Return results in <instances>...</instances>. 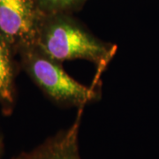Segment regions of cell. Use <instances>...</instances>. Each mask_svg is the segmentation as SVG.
<instances>
[{
    "label": "cell",
    "instance_id": "1",
    "mask_svg": "<svg viewBox=\"0 0 159 159\" xmlns=\"http://www.w3.org/2000/svg\"><path fill=\"white\" fill-rule=\"evenodd\" d=\"M34 45L59 63L84 59L95 64L97 74L94 85L117 50L113 44L97 38L72 13L66 12L43 16Z\"/></svg>",
    "mask_w": 159,
    "mask_h": 159
},
{
    "label": "cell",
    "instance_id": "2",
    "mask_svg": "<svg viewBox=\"0 0 159 159\" xmlns=\"http://www.w3.org/2000/svg\"><path fill=\"white\" fill-rule=\"evenodd\" d=\"M25 72L53 102L66 107L84 108L99 99V92L71 77L61 63L49 57L35 45L18 52Z\"/></svg>",
    "mask_w": 159,
    "mask_h": 159
},
{
    "label": "cell",
    "instance_id": "3",
    "mask_svg": "<svg viewBox=\"0 0 159 159\" xmlns=\"http://www.w3.org/2000/svg\"><path fill=\"white\" fill-rule=\"evenodd\" d=\"M43 16L35 0H0V34L19 52L35 44Z\"/></svg>",
    "mask_w": 159,
    "mask_h": 159
},
{
    "label": "cell",
    "instance_id": "4",
    "mask_svg": "<svg viewBox=\"0 0 159 159\" xmlns=\"http://www.w3.org/2000/svg\"><path fill=\"white\" fill-rule=\"evenodd\" d=\"M83 108H79L74 123L59 131L29 152L14 159H82L80 154L79 134Z\"/></svg>",
    "mask_w": 159,
    "mask_h": 159
},
{
    "label": "cell",
    "instance_id": "5",
    "mask_svg": "<svg viewBox=\"0 0 159 159\" xmlns=\"http://www.w3.org/2000/svg\"><path fill=\"white\" fill-rule=\"evenodd\" d=\"M11 46L0 34V103L6 112L14 103V66Z\"/></svg>",
    "mask_w": 159,
    "mask_h": 159
},
{
    "label": "cell",
    "instance_id": "6",
    "mask_svg": "<svg viewBox=\"0 0 159 159\" xmlns=\"http://www.w3.org/2000/svg\"><path fill=\"white\" fill-rule=\"evenodd\" d=\"M42 12L47 14L73 13L79 10L87 0H35Z\"/></svg>",
    "mask_w": 159,
    "mask_h": 159
},
{
    "label": "cell",
    "instance_id": "7",
    "mask_svg": "<svg viewBox=\"0 0 159 159\" xmlns=\"http://www.w3.org/2000/svg\"><path fill=\"white\" fill-rule=\"evenodd\" d=\"M2 151H3V146L0 147V158H1V155H2Z\"/></svg>",
    "mask_w": 159,
    "mask_h": 159
},
{
    "label": "cell",
    "instance_id": "8",
    "mask_svg": "<svg viewBox=\"0 0 159 159\" xmlns=\"http://www.w3.org/2000/svg\"><path fill=\"white\" fill-rule=\"evenodd\" d=\"M2 146H3V142H2V139L0 137V147H2Z\"/></svg>",
    "mask_w": 159,
    "mask_h": 159
}]
</instances>
